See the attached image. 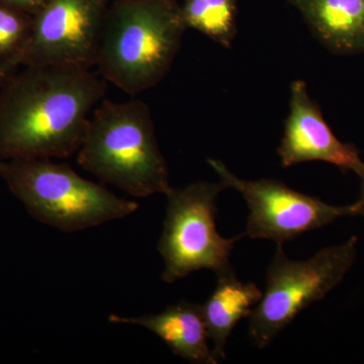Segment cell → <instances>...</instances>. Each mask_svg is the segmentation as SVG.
I'll use <instances>...</instances> for the list:
<instances>
[{
    "label": "cell",
    "instance_id": "cell-1",
    "mask_svg": "<svg viewBox=\"0 0 364 364\" xmlns=\"http://www.w3.org/2000/svg\"><path fill=\"white\" fill-rule=\"evenodd\" d=\"M21 68L0 90V161L72 156L107 83L90 69Z\"/></svg>",
    "mask_w": 364,
    "mask_h": 364
},
{
    "label": "cell",
    "instance_id": "cell-2",
    "mask_svg": "<svg viewBox=\"0 0 364 364\" xmlns=\"http://www.w3.org/2000/svg\"><path fill=\"white\" fill-rule=\"evenodd\" d=\"M176 0H116L109 7L97 66L132 97L167 75L186 30Z\"/></svg>",
    "mask_w": 364,
    "mask_h": 364
},
{
    "label": "cell",
    "instance_id": "cell-3",
    "mask_svg": "<svg viewBox=\"0 0 364 364\" xmlns=\"http://www.w3.org/2000/svg\"><path fill=\"white\" fill-rule=\"evenodd\" d=\"M76 154L86 171L135 198L166 195L172 188L152 114L141 100H104L91 114Z\"/></svg>",
    "mask_w": 364,
    "mask_h": 364
},
{
    "label": "cell",
    "instance_id": "cell-4",
    "mask_svg": "<svg viewBox=\"0 0 364 364\" xmlns=\"http://www.w3.org/2000/svg\"><path fill=\"white\" fill-rule=\"evenodd\" d=\"M0 176L28 214L64 233L124 219L139 208L50 158L2 160Z\"/></svg>",
    "mask_w": 364,
    "mask_h": 364
},
{
    "label": "cell",
    "instance_id": "cell-5",
    "mask_svg": "<svg viewBox=\"0 0 364 364\" xmlns=\"http://www.w3.org/2000/svg\"><path fill=\"white\" fill-rule=\"evenodd\" d=\"M358 238L323 248L308 260L287 257L277 245L265 279V291L248 317L253 345L267 348L299 313L339 286L353 267Z\"/></svg>",
    "mask_w": 364,
    "mask_h": 364
},
{
    "label": "cell",
    "instance_id": "cell-6",
    "mask_svg": "<svg viewBox=\"0 0 364 364\" xmlns=\"http://www.w3.org/2000/svg\"><path fill=\"white\" fill-rule=\"evenodd\" d=\"M221 181H198L166 193L167 208L157 249L164 261L163 282L173 284L191 272L231 267L230 256L244 234L225 238L215 226Z\"/></svg>",
    "mask_w": 364,
    "mask_h": 364
},
{
    "label": "cell",
    "instance_id": "cell-7",
    "mask_svg": "<svg viewBox=\"0 0 364 364\" xmlns=\"http://www.w3.org/2000/svg\"><path fill=\"white\" fill-rule=\"evenodd\" d=\"M208 163L225 186L238 191L247 203L249 215L243 234L253 240L264 239L284 245L341 218L359 215L358 202L349 205H329L275 179H242L221 160L208 158Z\"/></svg>",
    "mask_w": 364,
    "mask_h": 364
},
{
    "label": "cell",
    "instance_id": "cell-8",
    "mask_svg": "<svg viewBox=\"0 0 364 364\" xmlns=\"http://www.w3.org/2000/svg\"><path fill=\"white\" fill-rule=\"evenodd\" d=\"M109 0H48L33 16L21 66H97Z\"/></svg>",
    "mask_w": 364,
    "mask_h": 364
},
{
    "label": "cell",
    "instance_id": "cell-9",
    "mask_svg": "<svg viewBox=\"0 0 364 364\" xmlns=\"http://www.w3.org/2000/svg\"><path fill=\"white\" fill-rule=\"evenodd\" d=\"M277 154L284 167L322 161L354 172L358 177L364 174V162L358 148L334 135L301 79L291 85L289 117Z\"/></svg>",
    "mask_w": 364,
    "mask_h": 364
},
{
    "label": "cell",
    "instance_id": "cell-10",
    "mask_svg": "<svg viewBox=\"0 0 364 364\" xmlns=\"http://www.w3.org/2000/svg\"><path fill=\"white\" fill-rule=\"evenodd\" d=\"M112 324L135 325L154 333L179 358L191 363L217 364L208 344L202 305L181 301L158 314L124 317L111 315Z\"/></svg>",
    "mask_w": 364,
    "mask_h": 364
},
{
    "label": "cell",
    "instance_id": "cell-11",
    "mask_svg": "<svg viewBox=\"0 0 364 364\" xmlns=\"http://www.w3.org/2000/svg\"><path fill=\"white\" fill-rule=\"evenodd\" d=\"M332 53H364V0H287Z\"/></svg>",
    "mask_w": 364,
    "mask_h": 364
},
{
    "label": "cell",
    "instance_id": "cell-12",
    "mask_svg": "<svg viewBox=\"0 0 364 364\" xmlns=\"http://www.w3.org/2000/svg\"><path fill=\"white\" fill-rule=\"evenodd\" d=\"M217 277V284L203 304L202 312L218 364L226 359L228 340L232 332L241 320L248 318L263 291L253 282H241L232 267L218 273Z\"/></svg>",
    "mask_w": 364,
    "mask_h": 364
},
{
    "label": "cell",
    "instance_id": "cell-13",
    "mask_svg": "<svg viewBox=\"0 0 364 364\" xmlns=\"http://www.w3.org/2000/svg\"><path fill=\"white\" fill-rule=\"evenodd\" d=\"M238 0H186L181 6L186 28L229 48L236 37Z\"/></svg>",
    "mask_w": 364,
    "mask_h": 364
},
{
    "label": "cell",
    "instance_id": "cell-14",
    "mask_svg": "<svg viewBox=\"0 0 364 364\" xmlns=\"http://www.w3.org/2000/svg\"><path fill=\"white\" fill-rule=\"evenodd\" d=\"M33 21L30 14L0 4V59L21 58L32 33Z\"/></svg>",
    "mask_w": 364,
    "mask_h": 364
},
{
    "label": "cell",
    "instance_id": "cell-15",
    "mask_svg": "<svg viewBox=\"0 0 364 364\" xmlns=\"http://www.w3.org/2000/svg\"><path fill=\"white\" fill-rule=\"evenodd\" d=\"M47 1L48 0H0V4L35 16Z\"/></svg>",
    "mask_w": 364,
    "mask_h": 364
},
{
    "label": "cell",
    "instance_id": "cell-16",
    "mask_svg": "<svg viewBox=\"0 0 364 364\" xmlns=\"http://www.w3.org/2000/svg\"><path fill=\"white\" fill-rule=\"evenodd\" d=\"M21 67L20 57L14 58L0 59V90L6 82L7 79Z\"/></svg>",
    "mask_w": 364,
    "mask_h": 364
},
{
    "label": "cell",
    "instance_id": "cell-17",
    "mask_svg": "<svg viewBox=\"0 0 364 364\" xmlns=\"http://www.w3.org/2000/svg\"><path fill=\"white\" fill-rule=\"evenodd\" d=\"M361 181V193L360 198L358 200L359 203V215H363L364 218V174L363 176L359 177Z\"/></svg>",
    "mask_w": 364,
    "mask_h": 364
}]
</instances>
